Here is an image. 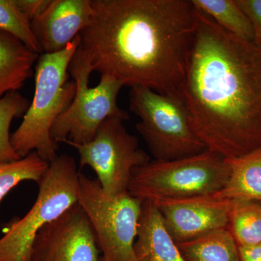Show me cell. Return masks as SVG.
Wrapping results in <instances>:
<instances>
[{
  "mask_svg": "<svg viewBox=\"0 0 261 261\" xmlns=\"http://www.w3.org/2000/svg\"><path fill=\"white\" fill-rule=\"evenodd\" d=\"M76 53L123 86L178 97L197 25L192 0H92Z\"/></svg>",
  "mask_w": 261,
  "mask_h": 261,
  "instance_id": "obj_1",
  "label": "cell"
},
{
  "mask_svg": "<svg viewBox=\"0 0 261 261\" xmlns=\"http://www.w3.org/2000/svg\"><path fill=\"white\" fill-rule=\"evenodd\" d=\"M197 11L178 98L207 149L225 159L240 157L261 148V47Z\"/></svg>",
  "mask_w": 261,
  "mask_h": 261,
  "instance_id": "obj_2",
  "label": "cell"
},
{
  "mask_svg": "<svg viewBox=\"0 0 261 261\" xmlns=\"http://www.w3.org/2000/svg\"><path fill=\"white\" fill-rule=\"evenodd\" d=\"M79 44L77 36L63 50L38 57L34 97L23 121L11 135L12 146L21 159L37 152L50 163L58 156V144L51 138V129L74 99L76 85L69 80L68 68Z\"/></svg>",
  "mask_w": 261,
  "mask_h": 261,
  "instance_id": "obj_3",
  "label": "cell"
},
{
  "mask_svg": "<svg viewBox=\"0 0 261 261\" xmlns=\"http://www.w3.org/2000/svg\"><path fill=\"white\" fill-rule=\"evenodd\" d=\"M227 160L206 149L172 161H150L136 168L128 192L144 201L179 200L216 193L229 176Z\"/></svg>",
  "mask_w": 261,
  "mask_h": 261,
  "instance_id": "obj_4",
  "label": "cell"
},
{
  "mask_svg": "<svg viewBox=\"0 0 261 261\" xmlns=\"http://www.w3.org/2000/svg\"><path fill=\"white\" fill-rule=\"evenodd\" d=\"M80 174L75 160L68 154L49 163L38 183L39 193L32 208L5 228L0 239V261H32L38 233L78 202Z\"/></svg>",
  "mask_w": 261,
  "mask_h": 261,
  "instance_id": "obj_5",
  "label": "cell"
},
{
  "mask_svg": "<svg viewBox=\"0 0 261 261\" xmlns=\"http://www.w3.org/2000/svg\"><path fill=\"white\" fill-rule=\"evenodd\" d=\"M129 101L130 111L141 120L136 128L156 161L183 159L207 149L192 129L179 98L133 87Z\"/></svg>",
  "mask_w": 261,
  "mask_h": 261,
  "instance_id": "obj_6",
  "label": "cell"
},
{
  "mask_svg": "<svg viewBox=\"0 0 261 261\" xmlns=\"http://www.w3.org/2000/svg\"><path fill=\"white\" fill-rule=\"evenodd\" d=\"M68 71L76 85L74 99L51 127V137L57 143L68 140L75 144L87 143L94 138L103 122L111 117L123 121L128 113L117 103L122 87L119 81L108 75H101L96 87H89L92 70L87 60L75 51Z\"/></svg>",
  "mask_w": 261,
  "mask_h": 261,
  "instance_id": "obj_7",
  "label": "cell"
},
{
  "mask_svg": "<svg viewBox=\"0 0 261 261\" xmlns=\"http://www.w3.org/2000/svg\"><path fill=\"white\" fill-rule=\"evenodd\" d=\"M78 203L87 214L102 256L99 261H136L142 200L128 192L106 195L97 180L80 174Z\"/></svg>",
  "mask_w": 261,
  "mask_h": 261,
  "instance_id": "obj_8",
  "label": "cell"
},
{
  "mask_svg": "<svg viewBox=\"0 0 261 261\" xmlns=\"http://www.w3.org/2000/svg\"><path fill=\"white\" fill-rule=\"evenodd\" d=\"M123 121L118 117L108 118L87 143L61 142L76 149L80 167L92 168L103 192L109 196L128 192L134 170L150 161L148 154L139 146L137 137L127 132Z\"/></svg>",
  "mask_w": 261,
  "mask_h": 261,
  "instance_id": "obj_9",
  "label": "cell"
},
{
  "mask_svg": "<svg viewBox=\"0 0 261 261\" xmlns=\"http://www.w3.org/2000/svg\"><path fill=\"white\" fill-rule=\"evenodd\" d=\"M95 233L77 202L38 233L32 261H99Z\"/></svg>",
  "mask_w": 261,
  "mask_h": 261,
  "instance_id": "obj_10",
  "label": "cell"
},
{
  "mask_svg": "<svg viewBox=\"0 0 261 261\" xmlns=\"http://www.w3.org/2000/svg\"><path fill=\"white\" fill-rule=\"evenodd\" d=\"M231 202L214 193L153 203L162 215L168 233L178 244L228 228Z\"/></svg>",
  "mask_w": 261,
  "mask_h": 261,
  "instance_id": "obj_11",
  "label": "cell"
},
{
  "mask_svg": "<svg viewBox=\"0 0 261 261\" xmlns=\"http://www.w3.org/2000/svg\"><path fill=\"white\" fill-rule=\"evenodd\" d=\"M92 13V0H50L42 15L31 22L42 53L63 50L89 25Z\"/></svg>",
  "mask_w": 261,
  "mask_h": 261,
  "instance_id": "obj_12",
  "label": "cell"
},
{
  "mask_svg": "<svg viewBox=\"0 0 261 261\" xmlns=\"http://www.w3.org/2000/svg\"><path fill=\"white\" fill-rule=\"evenodd\" d=\"M134 250L136 261H187L150 201L142 203Z\"/></svg>",
  "mask_w": 261,
  "mask_h": 261,
  "instance_id": "obj_13",
  "label": "cell"
},
{
  "mask_svg": "<svg viewBox=\"0 0 261 261\" xmlns=\"http://www.w3.org/2000/svg\"><path fill=\"white\" fill-rule=\"evenodd\" d=\"M39 56L16 38L0 31V98L23 87L32 76Z\"/></svg>",
  "mask_w": 261,
  "mask_h": 261,
  "instance_id": "obj_14",
  "label": "cell"
},
{
  "mask_svg": "<svg viewBox=\"0 0 261 261\" xmlns=\"http://www.w3.org/2000/svg\"><path fill=\"white\" fill-rule=\"evenodd\" d=\"M226 160L230 167L229 176L224 188L216 195L228 200L261 202V148Z\"/></svg>",
  "mask_w": 261,
  "mask_h": 261,
  "instance_id": "obj_15",
  "label": "cell"
},
{
  "mask_svg": "<svg viewBox=\"0 0 261 261\" xmlns=\"http://www.w3.org/2000/svg\"><path fill=\"white\" fill-rule=\"evenodd\" d=\"M177 245L187 261H241L239 246L228 228Z\"/></svg>",
  "mask_w": 261,
  "mask_h": 261,
  "instance_id": "obj_16",
  "label": "cell"
},
{
  "mask_svg": "<svg viewBox=\"0 0 261 261\" xmlns=\"http://www.w3.org/2000/svg\"><path fill=\"white\" fill-rule=\"evenodd\" d=\"M196 9L225 31L244 40L254 41L252 24L237 0H192Z\"/></svg>",
  "mask_w": 261,
  "mask_h": 261,
  "instance_id": "obj_17",
  "label": "cell"
},
{
  "mask_svg": "<svg viewBox=\"0 0 261 261\" xmlns=\"http://www.w3.org/2000/svg\"><path fill=\"white\" fill-rule=\"evenodd\" d=\"M228 228L239 247L261 245V202L231 200Z\"/></svg>",
  "mask_w": 261,
  "mask_h": 261,
  "instance_id": "obj_18",
  "label": "cell"
},
{
  "mask_svg": "<svg viewBox=\"0 0 261 261\" xmlns=\"http://www.w3.org/2000/svg\"><path fill=\"white\" fill-rule=\"evenodd\" d=\"M37 152L12 162L0 163V203L14 187L24 181H40L49 168Z\"/></svg>",
  "mask_w": 261,
  "mask_h": 261,
  "instance_id": "obj_19",
  "label": "cell"
},
{
  "mask_svg": "<svg viewBox=\"0 0 261 261\" xmlns=\"http://www.w3.org/2000/svg\"><path fill=\"white\" fill-rule=\"evenodd\" d=\"M30 102L18 92H12L0 98V163L12 162L21 158L11 144L10 128L15 118L23 116Z\"/></svg>",
  "mask_w": 261,
  "mask_h": 261,
  "instance_id": "obj_20",
  "label": "cell"
},
{
  "mask_svg": "<svg viewBox=\"0 0 261 261\" xmlns=\"http://www.w3.org/2000/svg\"><path fill=\"white\" fill-rule=\"evenodd\" d=\"M0 31L16 38L34 53L42 54L32 23L15 0H0Z\"/></svg>",
  "mask_w": 261,
  "mask_h": 261,
  "instance_id": "obj_21",
  "label": "cell"
},
{
  "mask_svg": "<svg viewBox=\"0 0 261 261\" xmlns=\"http://www.w3.org/2000/svg\"><path fill=\"white\" fill-rule=\"evenodd\" d=\"M252 24L253 42L261 47V0H237Z\"/></svg>",
  "mask_w": 261,
  "mask_h": 261,
  "instance_id": "obj_22",
  "label": "cell"
},
{
  "mask_svg": "<svg viewBox=\"0 0 261 261\" xmlns=\"http://www.w3.org/2000/svg\"><path fill=\"white\" fill-rule=\"evenodd\" d=\"M17 5L31 22L42 15L50 0H15Z\"/></svg>",
  "mask_w": 261,
  "mask_h": 261,
  "instance_id": "obj_23",
  "label": "cell"
},
{
  "mask_svg": "<svg viewBox=\"0 0 261 261\" xmlns=\"http://www.w3.org/2000/svg\"><path fill=\"white\" fill-rule=\"evenodd\" d=\"M239 250L241 261H261V245L239 247Z\"/></svg>",
  "mask_w": 261,
  "mask_h": 261,
  "instance_id": "obj_24",
  "label": "cell"
}]
</instances>
